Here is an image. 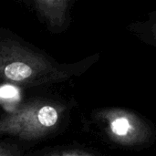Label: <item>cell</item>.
Returning <instances> with one entry per match:
<instances>
[{"label":"cell","mask_w":156,"mask_h":156,"mask_svg":"<svg viewBox=\"0 0 156 156\" xmlns=\"http://www.w3.org/2000/svg\"><path fill=\"white\" fill-rule=\"evenodd\" d=\"M58 120V113L55 108L44 105L37 111L29 110L25 113L13 116L6 123L3 124L4 129L16 132L43 131L54 126Z\"/></svg>","instance_id":"1"},{"label":"cell","mask_w":156,"mask_h":156,"mask_svg":"<svg viewBox=\"0 0 156 156\" xmlns=\"http://www.w3.org/2000/svg\"><path fill=\"white\" fill-rule=\"evenodd\" d=\"M32 69L22 62H14L8 64L4 69L5 76L15 81H22L29 78L32 74Z\"/></svg>","instance_id":"2"},{"label":"cell","mask_w":156,"mask_h":156,"mask_svg":"<svg viewBox=\"0 0 156 156\" xmlns=\"http://www.w3.org/2000/svg\"><path fill=\"white\" fill-rule=\"evenodd\" d=\"M129 127H130L129 122L124 118L117 119L112 123V130H113V132L115 133L119 134V135H124V134H126V133L129 130Z\"/></svg>","instance_id":"3"},{"label":"cell","mask_w":156,"mask_h":156,"mask_svg":"<svg viewBox=\"0 0 156 156\" xmlns=\"http://www.w3.org/2000/svg\"><path fill=\"white\" fill-rule=\"evenodd\" d=\"M17 95V91L11 86H5L0 89V97L4 99H10Z\"/></svg>","instance_id":"4"},{"label":"cell","mask_w":156,"mask_h":156,"mask_svg":"<svg viewBox=\"0 0 156 156\" xmlns=\"http://www.w3.org/2000/svg\"><path fill=\"white\" fill-rule=\"evenodd\" d=\"M53 156H78L76 154H58V155H53Z\"/></svg>","instance_id":"5"}]
</instances>
